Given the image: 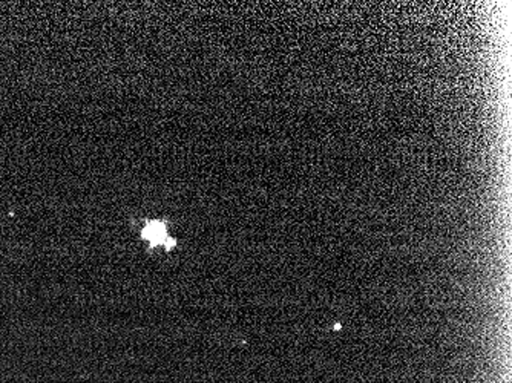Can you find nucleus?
<instances>
[{"label": "nucleus", "mask_w": 512, "mask_h": 383, "mask_svg": "<svg viewBox=\"0 0 512 383\" xmlns=\"http://www.w3.org/2000/svg\"><path fill=\"white\" fill-rule=\"evenodd\" d=\"M141 238L150 244V247L164 245L166 249L170 250L175 245V241L168 236L166 231V225L161 221H150L146 224V227L141 231Z\"/></svg>", "instance_id": "obj_1"}]
</instances>
